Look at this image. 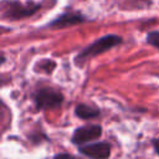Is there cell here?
Listing matches in <instances>:
<instances>
[{
    "instance_id": "1",
    "label": "cell",
    "mask_w": 159,
    "mask_h": 159,
    "mask_svg": "<svg viewBox=\"0 0 159 159\" xmlns=\"http://www.w3.org/2000/svg\"><path fill=\"white\" fill-rule=\"evenodd\" d=\"M122 42H123L122 36H119L117 34H106V35L98 37L97 40H94L93 42L86 45L83 48H81L77 52V55L75 56V63L77 66H82L88 60L97 57V56L117 47Z\"/></svg>"
},
{
    "instance_id": "2",
    "label": "cell",
    "mask_w": 159,
    "mask_h": 159,
    "mask_svg": "<svg viewBox=\"0 0 159 159\" xmlns=\"http://www.w3.org/2000/svg\"><path fill=\"white\" fill-rule=\"evenodd\" d=\"M41 7L40 2L29 0H1L0 15L4 21H19L35 15Z\"/></svg>"
},
{
    "instance_id": "3",
    "label": "cell",
    "mask_w": 159,
    "mask_h": 159,
    "mask_svg": "<svg viewBox=\"0 0 159 159\" xmlns=\"http://www.w3.org/2000/svg\"><path fill=\"white\" fill-rule=\"evenodd\" d=\"M31 99L36 111H48L60 108L65 101V96L53 87H40L31 93Z\"/></svg>"
},
{
    "instance_id": "4",
    "label": "cell",
    "mask_w": 159,
    "mask_h": 159,
    "mask_svg": "<svg viewBox=\"0 0 159 159\" xmlns=\"http://www.w3.org/2000/svg\"><path fill=\"white\" fill-rule=\"evenodd\" d=\"M103 133V128L101 124H84L81 127H77L72 135H71V143L80 147L91 142H94L101 138Z\"/></svg>"
},
{
    "instance_id": "5",
    "label": "cell",
    "mask_w": 159,
    "mask_h": 159,
    "mask_svg": "<svg viewBox=\"0 0 159 159\" xmlns=\"http://www.w3.org/2000/svg\"><path fill=\"white\" fill-rule=\"evenodd\" d=\"M88 21V17H86L84 14L80 12V11H65L60 15H57L55 19H52L50 22H47L45 26H42V29H53V30H58V29H66L70 26H75V25H81Z\"/></svg>"
},
{
    "instance_id": "6",
    "label": "cell",
    "mask_w": 159,
    "mask_h": 159,
    "mask_svg": "<svg viewBox=\"0 0 159 159\" xmlns=\"http://www.w3.org/2000/svg\"><path fill=\"white\" fill-rule=\"evenodd\" d=\"M77 148L78 153L88 159H108L112 153V144L107 140H94Z\"/></svg>"
},
{
    "instance_id": "7",
    "label": "cell",
    "mask_w": 159,
    "mask_h": 159,
    "mask_svg": "<svg viewBox=\"0 0 159 159\" xmlns=\"http://www.w3.org/2000/svg\"><path fill=\"white\" fill-rule=\"evenodd\" d=\"M75 116L82 120H89L101 116V109L87 103H77L75 107Z\"/></svg>"
},
{
    "instance_id": "8",
    "label": "cell",
    "mask_w": 159,
    "mask_h": 159,
    "mask_svg": "<svg viewBox=\"0 0 159 159\" xmlns=\"http://www.w3.org/2000/svg\"><path fill=\"white\" fill-rule=\"evenodd\" d=\"M56 68V62L53 60H50V58H42L40 60L36 65H35V71L36 72H42V73H46V75H51Z\"/></svg>"
},
{
    "instance_id": "9",
    "label": "cell",
    "mask_w": 159,
    "mask_h": 159,
    "mask_svg": "<svg viewBox=\"0 0 159 159\" xmlns=\"http://www.w3.org/2000/svg\"><path fill=\"white\" fill-rule=\"evenodd\" d=\"M145 43L159 50V30L149 31L145 36Z\"/></svg>"
},
{
    "instance_id": "10",
    "label": "cell",
    "mask_w": 159,
    "mask_h": 159,
    "mask_svg": "<svg viewBox=\"0 0 159 159\" xmlns=\"http://www.w3.org/2000/svg\"><path fill=\"white\" fill-rule=\"evenodd\" d=\"M52 159H82V158L76 157V155H73L71 153H57V154L53 155Z\"/></svg>"
},
{
    "instance_id": "11",
    "label": "cell",
    "mask_w": 159,
    "mask_h": 159,
    "mask_svg": "<svg viewBox=\"0 0 159 159\" xmlns=\"http://www.w3.org/2000/svg\"><path fill=\"white\" fill-rule=\"evenodd\" d=\"M150 143H152V147H153L155 154L159 155V137H157V138H152Z\"/></svg>"
},
{
    "instance_id": "12",
    "label": "cell",
    "mask_w": 159,
    "mask_h": 159,
    "mask_svg": "<svg viewBox=\"0 0 159 159\" xmlns=\"http://www.w3.org/2000/svg\"><path fill=\"white\" fill-rule=\"evenodd\" d=\"M134 1H138V2H144V4H150L152 2V0H134Z\"/></svg>"
},
{
    "instance_id": "13",
    "label": "cell",
    "mask_w": 159,
    "mask_h": 159,
    "mask_svg": "<svg viewBox=\"0 0 159 159\" xmlns=\"http://www.w3.org/2000/svg\"><path fill=\"white\" fill-rule=\"evenodd\" d=\"M4 62H5V55L1 53V65H4Z\"/></svg>"
}]
</instances>
